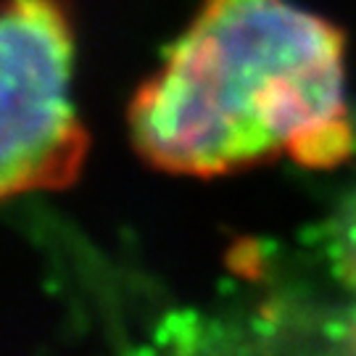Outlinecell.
<instances>
[{
    "label": "cell",
    "mask_w": 356,
    "mask_h": 356,
    "mask_svg": "<svg viewBox=\"0 0 356 356\" xmlns=\"http://www.w3.org/2000/svg\"><path fill=\"white\" fill-rule=\"evenodd\" d=\"M3 195L64 188L85 159L72 103L74 32L64 0H6L0 24Z\"/></svg>",
    "instance_id": "obj_2"
},
{
    "label": "cell",
    "mask_w": 356,
    "mask_h": 356,
    "mask_svg": "<svg viewBox=\"0 0 356 356\" xmlns=\"http://www.w3.org/2000/svg\"><path fill=\"white\" fill-rule=\"evenodd\" d=\"M343 35L291 0H204L129 103L135 148L214 177L291 156L332 166L354 148Z\"/></svg>",
    "instance_id": "obj_1"
}]
</instances>
